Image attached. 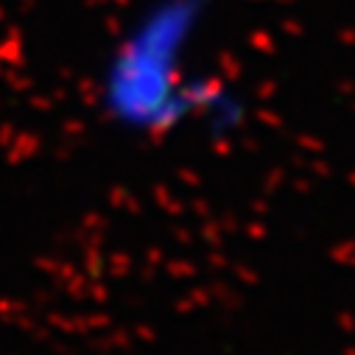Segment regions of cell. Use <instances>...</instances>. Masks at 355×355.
I'll return each mask as SVG.
<instances>
[{
    "label": "cell",
    "instance_id": "obj_1",
    "mask_svg": "<svg viewBox=\"0 0 355 355\" xmlns=\"http://www.w3.org/2000/svg\"><path fill=\"white\" fill-rule=\"evenodd\" d=\"M210 15L213 0H143L132 12L96 76V110L110 129L159 143L238 126V96L196 64Z\"/></svg>",
    "mask_w": 355,
    "mask_h": 355
}]
</instances>
